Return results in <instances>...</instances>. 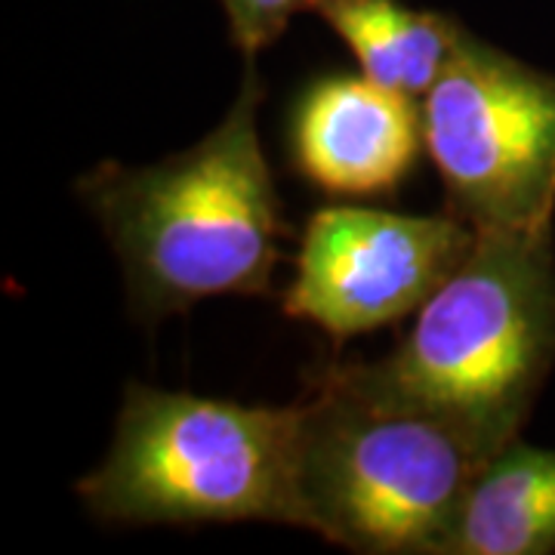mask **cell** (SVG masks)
<instances>
[{
  "label": "cell",
  "mask_w": 555,
  "mask_h": 555,
  "mask_svg": "<svg viewBox=\"0 0 555 555\" xmlns=\"http://www.w3.org/2000/svg\"><path fill=\"white\" fill-rule=\"evenodd\" d=\"M262 100L257 60H244L232 108L192 149L142 167L102 160L78 179L142 324L201 299L272 294L287 225L259 139Z\"/></svg>",
  "instance_id": "1"
},
{
  "label": "cell",
  "mask_w": 555,
  "mask_h": 555,
  "mask_svg": "<svg viewBox=\"0 0 555 555\" xmlns=\"http://www.w3.org/2000/svg\"><path fill=\"white\" fill-rule=\"evenodd\" d=\"M367 396L451 423L485 456L521 429L555 371V229H481L469 257L377 361H331Z\"/></svg>",
  "instance_id": "2"
},
{
  "label": "cell",
  "mask_w": 555,
  "mask_h": 555,
  "mask_svg": "<svg viewBox=\"0 0 555 555\" xmlns=\"http://www.w3.org/2000/svg\"><path fill=\"white\" fill-rule=\"evenodd\" d=\"M488 456L438 416L367 396L331 364L297 398L302 531L358 555H441Z\"/></svg>",
  "instance_id": "3"
},
{
  "label": "cell",
  "mask_w": 555,
  "mask_h": 555,
  "mask_svg": "<svg viewBox=\"0 0 555 555\" xmlns=\"http://www.w3.org/2000/svg\"><path fill=\"white\" fill-rule=\"evenodd\" d=\"M108 525L302 528L297 496V401L238 404L127 383L112 448L75 485Z\"/></svg>",
  "instance_id": "4"
},
{
  "label": "cell",
  "mask_w": 555,
  "mask_h": 555,
  "mask_svg": "<svg viewBox=\"0 0 555 555\" xmlns=\"http://www.w3.org/2000/svg\"><path fill=\"white\" fill-rule=\"evenodd\" d=\"M444 210L481 229H555V75L466 28L420 100Z\"/></svg>",
  "instance_id": "5"
},
{
  "label": "cell",
  "mask_w": 555,
  "mask_h": 555,
  "mask_svg": "<svg viewBox=\"0 0 555 555\" xmlns=\"http://www.w3.org/2000/svg\"><path fill=\"white\" fill-rule=\"evenodd\" d=\"M476 244L451 210L436 217L331 204L309 217L281 309L327 337L371 334L420 312Z\"/></svg>",
  "instance_id": "6"
},
{
  "label": "cell",
  "mask_w": 555,
  "mask_h": 555,
  "mask_svg": "<svg viewBox=\"0 0 555 555\" xmlns=\"http://www.w3.org/2000/svg\"><path fill=\"white\" fill-rule=\"evenodd\" d=\"M420 149V102L364 75L315 80L294 115L299 173L334 198L392 195L414 173Z\"/></svg>",
  "instance_id": "7"
},
{
  "label": "cell",
  "mask_w": 555,
  "mask_h": 555,
  "mask_svg": "<svg viewBox=\"0 0 555 555\" xmlns=\"http://www.w3.org/2000/svg\"><path fill=\"white\" fill-rule=\"evenodd\" d=\"M555 553V451L500 448L476 469L441 555Z\"/></svg>",
  "instance_id": "8"
},
{
  "label": "cell",
  "mask_w": 555,
  "mask_h": 555,
  "mask_svg": "<svg viewBox=\"0 0 555 555\" xmlns=\"http://www.w3.org/2000/svg\"><path fill=\"white\" fill-rule=\"evenodd\" d=\"M315 13L352 50L364 78L416 102L433 90L466 35L456 16L404 0H318Z\"/></svg>",
  "instance_id": "9"
},
{
  "label": "cell",
  "mask_w": 555,
  "mask_h": 555,
  "mask_svg": "<svg viewBox=\"0 0 555 555\" xmlns=\"http://www.w3.org/2000/svg\"><path fill=\"white\" fill-rule=\"evenodd\" d=\"M229 20V38L244 60H257L294 22V16L315 10L318 0H219Z\"/></svg>",
  "instance_id": "10"
}]
</instances>
